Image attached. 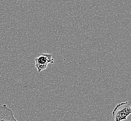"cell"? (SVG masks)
<instances>
[{"label":"cell","instance_id":"obj_2","mask_svg":"<svg viewBox=\"0 0 131 121\" xmlns=\"http://www.w3.org/2000/svg\"><path fill=\"white\" fill-rule=\"evenodd\" d=\"M35 67L38 73L47 68L48 64L54 63V60L52 58V55L49 54L42 53L40 56L35 58Z\"/></svg>","mask_w":131,"mask_h":121},{"label":"cell","instance_id":"obj_4","mask_svg":"<svg viewBox=\"0 0 131 121\" xmlns=\"http://www.w3.org/2000/svg\"><path fill=\"white\" fill-rule=\"evenodd\" d=\"M6 104H3L2 106H0V121H2V119L3 117V114L4 113Z\"/></svg>","mask_w":131,"mask_h":121},{"label":"cell","instance_id":"obj_3","mask_svg":"<svg viewBox=\"0 0 131 121\" xmlns=\"http://www.w3.org/2000/svg\"><path fill=\"white\" fill-rule=\"evenodd\" d=\"M1 121H17L14 116L13 112L8 107L5 109Z\"/></svg>","mask_w":131,"mask_h":121},{"label":"cell","instance_id":"obj_1","mask_svg":"<svg viewBox=\"0 0 131 121\" xmlns=\"http://www.w3.org/2000/svg\"><path fill=\"white\" fill-rule=\"evenodd\" d=\"M131 113V101H129L118 104L113 111L112 115L114 121H126Z\"/></svg>","mask_w":131,"mask_h":121}]
</instances>
